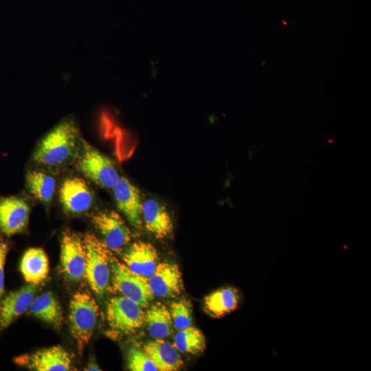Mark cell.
I'll return each mask as SVG.
<instances>
[{
  "instance_id": "6da1fadb",
  "label": "cell",
  "mask_w": 371,
  "mask_h": 371,
  "mask_svg": "<svg viewBox=\"0 0 371 371\" xmlns=\"http://www.w3.org/2000/svg\"><path fill=\"white\" fill-rule=\"evenodd\" d=\"M82 138L73 118H65L45 135L37 145L33 160L49 168L60 167L75 159Z\"/></svg>"
},
{
  "instance_id": "7a4b0ae2",
  "label": "cell",
  "mask_w": 371,
  "mask_h": 371,
  "mask_svg": "<svg viewBox=\"0 0 371 371\" xmlns=\"http://www.w3.org/2000/svg\"><path fill=\"white\" fill-rule=\"evenodd\" d=\"M87 249V263L84 278L93 293L102 297L109 286L111 276V251L94 234L84 236Z\"/></svg>"
},
{
  "instance_id": "3957f363",
  "label": "cell",
  "mask_w": 371,
  "mask_h": 371,
  "mask_svg": "<svg viewBox=\"0 0 371 371\" xmlns=\"http://www.w3.org/2000/svg\"><path fill=\"white\" fill-rule=\"evenodd\" d=\"M99 308L88 291L76 293L69 304L70 333L76 341L79 354L89 344L96 326Z\"/></svg>"
},
{
  "instance_id": "277c9868",
  "label": "cell",
  "mask_w": 371,
  "mask_h": 371,
  "mask_svg": "<svg viewBox=\"0 0 371 371\" xmlns=\"http://www.w3.org/2000/svg\"><path fill=\"white\" fill-rule=\"evenodd\" d=\"M75 161L77 169L101 188L113 189L120 178L113 161L83 139Z\"/></svg>"
},
{
  "instance_id": "5b68a950",
  "label": "cell",
  "mask_w": 371,
  "mask_h": 371,
  "mask_svg": "<svg viewBox=\"0 0 371 371\" xmlns=\"http://www.w3.org/2000/svg\"><path fill=\"white\" fill-rule=\"evenodd\" d=\"M106 321L115 335L135 333L144 324L145 312L134 301L123 296L111 298L106 306Z\"/></svg>"
},
{
  "instance_id": "8992f818",
  "label": "cell",
  "mask_w": 371,
  "mask_h": 371,
  "mask_svg": "<svg viewBox=\"0 0 371 371\" xmlns=\"http://www.w3.org/2000/svg\"><path fill=\"white\" fill-rule=\"evenodd\" d=\"M111 276L114 289L142 307L147 306L153 300L148 278L135 273L115 258L111 262Z\"/></svg>"
},
{
  "instance_id": "52a82bcc",
  "label": "cell",
  "mask_w": 371,
  "mask_h": 371,
  "mask_svg": "<svg viewBox=\"0 0 371 371\" xmlns=\"http://www.w3.org/2000/svg\"><path fill=\"white\" fill-rule=\"evenodd\" d=\"M87 263V249L84 237L66 230L60 244V267L65 276L71 281L84 278Z\"/></svg>"
},
{
  "instance_id": "ba28073f",
  "label": "cell",
  "mask_w": 371,
  "mask_h": 371,
  "mask_svg": "<svg viewBox=\"0 0 371 371\" xmlns=\"http://www.w3.org/2000/svg\"><path fill=\"white\" fill-rule=\"evenodd\" d=\"M92 223L111 251L120 252L131 240V232L121 216L113 210H103L92 217Z\"/></svg>"
},
{
  "instance_id": "9c48e42d",
  "label": "cell",
  "mask_w": 371,
  "mask_h": 371,
  "mask_svg": "<svg viewBox=\"0 0 371 371\" xmlns=\"http://www.w3.org/2000/svg\"><path fill=\"white\" fill-rule=\"evenodd\" d=\"M14 361L20 366L35 371H67L71 367L69 353L60 346L19 356Z\"/></svg>"
},
{
  "instance_id": "30bf717a",
  "label": "cell",
  "mask_w": 371,
  "mask_h": 371,
  "mask_svg": "<svg viewBox=\"0 0 371 371\" xmlns=\"http://www.w3.org/2000/svg\"><path fill=\"white\" fill-rule=\"evenodd\" d=\"M59 199L67 213L79 214L90 209L93 203V194L82 179L69 177L60 187Z\"/></svg>"
},
{
  "instance_id": "8fae6325",
  "label": "cell",
  "mask_w": 371,
  "mask_h": 371,
  "mask_svg": "<svg viewBox=\"0 0 371 371\" xmlns=\"http://www.w3.org/2000/svg\"><path fill=\"white\" fill-rule=\"evenodd\" d=\"M148 282L154 296L159 297H174L183 289L181 272L174 262H159Z\"/></svg>"
},
{
  "instance_id": "7c38bea8",
  "label": "cell",
  "mask_w": 371,
  "mask_h": 371,
  "mask_svg": "<svg viewBox=\"0 0 371 371\" xmlns=\"http://www.w3.org/2000/svg\"><path fill=\"white\" fill-rule=\"evenodd\" d=\"M30 207L22 199L9 196L0 199V230L11 236L23 232L28 225Z\"/></svg>"
},
{
  "instance_id": "4fadbf2b",
  "label": "cell",
  "mask_w": 371,
  "mask_h": 371,
  "mask_svg": "<svg viewBox=\"0 0 371 371\" xmlns=\"http://www.w3.org/2000/svg\"><path fill=\"white\" fill-rule=\"evenodd\" d=\"M113 189L119 210L132 226L139 229L142 225V203L139 190L124 177H120Z\"/></svg>"
},
{
  "instance_id": "5bb4252c",
  "label": "cell",
  "mask_w": 371,
  "mask_h": 371,
  "mask_svg": "<svg viewBox=\"0 0 371 371\" xmlns=\"http://www.w3.org/2000/svg\"><path fill=\"white\" fill-rule=\"evenodd\" d=\"M124 264L135 273L150 277L155 271L159 256L155 247L149 243L136 241L122 255Z\"/></svg>"
},
{
  "instance_id": "9a60e30c",
  "label": "cell",
  "mask_w": 371,
  "mask_h": 371,
  "mask_svg": "<svg viewBox=\"0 0 371 371\" xmlns=\"http://www.w3.org/2000/svg\"><path fill=\"white\" fill-rule=\"evenodd\" d=\"M38 285L30 284L10 292L0 302V329L8 327L30 306Z\"/></svg>"
},
{
  "instance_id": "2e32d148",
  "label": "cell",
  "mask_w": 371,
  "mask_h": 371,
  "mask_svg": "<svg viewBox=\"0 0 371 371\" xmlns=\"http://www.w3.org/2000/svg\"><path fill=\"white\" fill-rule=\"evenodd\" d=\"M142 218L146 230L157 239L164 240L172 235V218L166 207L157 201L150 199L142 203Z\"/></svg>"
},
{
  "instance_id": "e0dca14e",
  "label": "cell",
  "mask_w": 371,
  "mask_h": 371,
  "mask_svg": "<svg viewBox=\"0 0 371 371\" xmlns=\"http://www.w3.org/2000/svg\"><path fill=\"white\" fill-rule=\"evenodd\" d=\"M143 349L159 371H177L183 364L175 347L163 339L148 341Z\"/></svg>"
},
{
  "instance_id": "ac0fdd59",
  "label": "cell",
  "mask_w": 371,
  "mask_h": 371,
  "mask_svg": "<svg viewBox=\"0 0 371 371\" xmlns=\"http://www.w3.org/2000/svg\"><path fill=\"white\" fill-rule=\"evenodd\" d=\"M49 260L41 248H30L22 256L20 271L26 282L39 284L49 274Z\"/></svg>"
},
{
  "instance_id": "d6986e66",
  "label": "cell",
  "mask_w": 371,
  "mask_h": 371,
  "mask_svg": "<svg viewBox=\"0 0 371 371\" xmlns=\"http://www.w3.org/2000/svg\"><path fill=\"white\" fill-rule=\"evenodd\" d=\"M240 295L236 289L231 286L217 289L204 299V309L210 316L223 317L238 306Z\"/></svg>"
},
{
  "instance_id": "ffe728a7",
  "label": "cell",
  "mask_w": 371,
  "mask_h": 371,
  "mask_svg": "<svg viewBox=\"0 0 371 371\" xmlns=\"http://www.w3.org/2000/svg\"><path fill=\"white\" fill-rule=\"evenodd\" d=\"M28 309L32 315L57 329L63 324L61 306L50 292L41 293L34 297Z\"/></svg>"
},
{
  "instance_id": "44dd1931",
  "label": "cell",
  "mask_w": 371,
  "mask_h": 371,
  "mask_svg": "<svg viewBox=\"0 0 371 371\" xmlns=\"http://www.w3.org/2000/svg\"><path fill=\"white\" fill-rule=\"evenodd\" d=\"M144 323L155 339H164L172 332V321L167 307L161 303L151 305L145 312Z\"/></svg>"
},
{
  "instance_id": "7402d4cb",
  "label": "cell",
  "mask_w": 371,
  "mask_h": 371,
  "mask_svg": "<svg viewBox=\"0 0 371 371\" xmlns=\"http://www.w3.org/2000/svg\"><path fill=\"white\" fill-rule=\"evenodd\" d=\"M29 192L45 206H49L56 189V179L45 171L32 170L26 175Z\"/></svg>"
},
{
  "instance_id": "603a6c76",
  "label": "cell",
  "mask_w": 371,
  "mask_h": 371,
  "mask_svg": "<svg viewBox=\"0 0 371 371\" xmlns=\"http://www.w3.org/2000/svg\"><path fill=\"white\" fill-rule=\"evenodd\" d=\"M173 346L181 352L197 355L205 349V338L199 329L191 326L179 330L174 337Z\"/></svg>"
},
{
  "instance_id": "cb8c5ba5",
  "label": "cell",
  "mask_w": 371,
  "mask_h": 371,
  "mask_svg": "<svg viewBox=\"0 0 371 371\" xmlns=\"http://www.w3.org/2000/svg\"><path fill=\"white\" fill-rule=\"evenodd\" d=\"M170 313L173 326L177 330H181L192 326V311L189 300L181 299L172 302L170 305Z\"/></svg>"
},
{
  "instance_id": "d4e9b609",
  "label": "cell",
  "mask_w": 371,
  "mask_h": 371,
  "mask_svg": "<svg viewBox=\"0 0 371 371\" xmlns=\"http://www.w3.org/2000/svg\"><path fill=\"white\" fill-rule=\"evenodd\" d=\"M127 366L131 371H157L158 369L143 350L137 347L128 349L126 356Z\"/></svg>"
},
{
  "instance_id": "484cf974",
  "label": "cell",
  "mask_w": 371,
  "mask_h": 371,
  "mask_svg": "<svg viewBox=\"0 0 371 371\" xmlns=\"http://www.w3.org/2000/svg\"><path fill=\"white\" fill-rule=\"evenodd\" d=\"M8 250V244L0 237V302L4 291V266Z\"/></svg>"
},
{
  "instance_id": "4316f807",
  "label": "cell",
  "mask_w": 371,
  "mask_h": 371,
  "mask_svg": "<svg viewBox=\"0 0 371 371\" xmlns=\"http://www.w3.org/2000/svg\"><path fill=\"white\" fill-rule=\"evenodd\" d=\"M85 370L87 371H100L101 370L98 365L93 361H91L88 363L87 366L85 368Z\"/></svg>"
}]
</instances>
